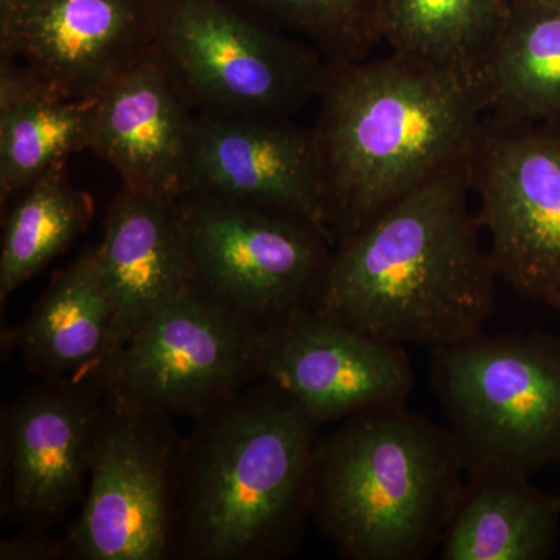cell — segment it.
<instances>
[{
  "instance_id": "obj_1",
  "label": "cell",
  "mask_w": 560,
  "mask_h": 560,
  "mask_svg": "<svg viewBox=\"0 0 560 560\" xmlns=\"http://www.w3.org/2000/svg\"><path fill=\"white\" fill-rule=\"evenodd\" d=\"M471 197L470 151L335 243L313 311L404 348L481 334L499 276Z\"/></svg>"
},
{
  "instance_id": "obj_2",
  "label": "cell",
  "mask_w": 560,
  "mask_h": 560,
  "mask_svg": "<svg viewBox=\"0 0 560 560\" xmlns=\"http://www.w3.org/2000/svg\"><path fill=\"white\" fill-rule=\"evenodd\" d=\"M316 101L335 243L467 156L486 117L474 80L393 51L327 62Z\"/></svg>"
},
{
  "instance_id": "obj_3",
  "label": "cell",
  "mask_w": 560,
  "mask_h": 560,
  "mask_svg": "<svg viewBox=\"0 0 560 560\" xmlns=\"http://www.w3.org/2000/svg\"><path fill=\"white\" fill-rule=\"evenodd\" d=\"M184 438L175 559L279 560L312 521V474L323 423L259 381Z\"/></svg>"
},
{
  "instance_id": "obj_4",
  "label": "cell",
  "mask_w": 560,
  "mask_h": 560,
  "mask_svg": "<svg viewBox=\"0 0 560 560\" xmlns=\"http://www.w3.org/2000/svg\"><path fill=\"white\" fill-rule=\"evenodd\" d=\"M451 430L383 405L340 420L313 458L312 522L349 560H422L440 550L466 480Z\"/></svg>"
},
{
  "instance_id": "obj_5",
  "label": "cell",
  "mask_w": 560,
  "mask_h": 560,
  "mask_svg": "<svg viewBox=\"0 0 560 560\" xmlns=\"http://www.w3.org/2000/svg\"><path fill=\"white\" fill-rule=\"evenodd\" d=\"M431 382L466 470L560 463V338L511 334L431 350Z\"/></svg>"
},
{
  "instance_id": "obj_6",
  "label": "cell",
  "mask_w": 560,
  "mask_h": 560,
  "mask_svg": "<svg viewBox=\"0 0 560 560\" xmlns=\"http://www.w3.org/2000/svg\"><path fill=\"white\" fill-rule=\"evenodd\" d=\"M200 113L290 117L318 97L327 61L230 0H158L156 43Z\"/></svg>"
},
{
  "instance_id": "obj_7",
  "label": "cell",
  "mask_w": 560,
  "mask_h": 560,
  "mask_svg": "<svg viewBox=\"0 0 560 560\" xmlns=\"http://www.w3.org/2000/svg\"><path fill=\"white\" fill-rule=\"evenodd\" d=\"M184 438L172 418L106 396L69 559H175Z\"/></svg>"
},
{
  "instance_id": "obj_8",
  "label": "cell",
  "mask_w": 560,
  "mask_h": 560,
  "mask_svg": "<svg viewBox=\"0 0 560 560\" xmlns=\"http://www.w3.org/2000/svg\"><path fill=\"white\" fill-rule=\"evenodd\" d=\"M264 330L197 285L167 302L98 368L106 396L198 419L261 381Z\"/></svg>"
},
{
  "instance_id": "obj_9",
  "label": "cell",
  "mask_w": 560,
  "mask_h": 560,
  "mask_svg": "<svg viewBox=\"0 0 560 560\" xmlns=\"http://www.w3.org/2000/svg\"><path fill=\"white\" fill-rule=\"evenodd\" d=\"M195 285L261 330L315 304L335 243L290 213L179 198Z\"/></svg>"
},
{
  "instance_id": "obj_10",
  "label": "cell",
  "mask_w": 560,
  "mask_h": 560,
  "mask_svg": "<svg viewBox=\"0 0 560 560\" xmlns=\"http://www.w3.org/2000/svg\"><path fill=\"white\" fill-rule=\"evenodd\" d=\"M471 190L497 276L547 302L560 289V125L486 116Z\"/></svg>"
},
{
  "instance_id": "obj_11",
  "label": "cell",
  "mask_w": 560,
  "mask_h": 560,
  "mask_svg": "<svg viewBox=\"0 0 560 560\" xmlns=\"http://www.w3.org/2000/svg\"><path fill=\"white\" fill-rule=\"evenodd\" d=\"M105 400L97 370L43 378L2 415V511L49 530L83 501Z\"/></svg>"
},
{
  "instance_id": "obj_12",
  "label": "cell",
  "mask_w": 560,
  "mask_h": 560,
  "mask_svg": "<svg viewBox=\"0 0 560 560\" xmlns=\"http://www.w3.org/2000/svg\"><path fill=\"white\" fill-rule=\"evenodd\" d=\"M184 195L290 213L335 243L315 130L290 117L195 114Z\"/></svg>"
},
{
  "instance_id": "obj_13",
  "label": "cell",
  "mask_w": 560,
  "mask_h": 560,
  "mask_svg": "<svg viewBox=\"0 0 560 560\" xmlns=\"http://www.w3.org/2000/svg\"><path fill=\"white\" fill-rule=\"evenodd\" d=\"M156 20L158 0H16L0 14V55L94 101L154 49Z\"/></svg>"
},
{
  "instance_id": "obj_14",
  "label": "cell",
  "mask_w": 560,
  "mask_h": 560,
  "mask_svg": "<svg viewBox=\"0 0 560 560\" xmlns=\"http://www.w3.org/2000/svg\"><path fill=\"white\" fill-rule=\"evenodd\" d=\"M261 381L285 390L324 425L407 404L415 370L404 346L307 308L264 330Z\"/></svg>"
},
{
  "instance_id": "obj_15",
  "label": "cell",
  "mask_w": 560,
  "mask_h": 560,
  "mask_svg": "<svg viewBox=\"0 0 560 560\" xmlns=\"http://www.w3.org/2000/svg\"><path fill=\"white\" fill-rule=\"evenodd\" d=\"M194 119L189 98L154 47L95 98L90 150L108 162L125 189L179 200Z\"/></svg>"
},
{
  "instance_id": "obj_16",
  "label": "cell",
  "mask_w": 560,
  "mask_h": 560,
  "mask_svg": "<svg viewBox=\"0 0 560 560\" xmlns=\"http://www.w3.org/2000/svg\"><path fill=\"white\" fill-rule=\"evenodd\" d=\"M97 253L113 307L106 361L154 313L195 285L179 200L121 187Z\"/></svg>"
},
{
  "instance_id": "obj_17",
  "label": "cell",
  "mask_w": 560,
  "mask_h": 560,
  "mask_svg": "<svg viewBox=\"0 0 560 560\" xmlns=\"http://www.w3.org/2000/svg\"><path fill=\"white\" fill-rule=\"evenodd\" d=\"M526 475L467 470L440 545L442 560H547L555 555L560 495Z\"/></svg>"
},
{
  "instance_id": "obj_18",
  "label": "cell",
  "mask_w": 560,
  "mask_h": 560,
  "mask_svg": "<svg viewBox=\"0 0 560 560\" xmlns=\"http://www.w3.org/2000/svg\"><path fill=\"white\" fill-rule=\"evenodd\" d=\"M113 307L103 283L97 246L51 278L10 345L40 378L98 370L108 352Z\"/></svg>"
},
{
  "instance_id": "obj_19",
  "label": "cell",
  "mask_w": 560,
  "mask_h": 560,
  "mask_svg": "<svg viewBox=\"0 0 560 560\" xmlns=\"http://www.w3.org/2000/svg\"><path fill=\"white\" fill-rule=\"evenodd\" d=\"M475 84L486 116L560 125V5H511Z\"/></svg>"
},
{
  "instance_id": "obj_20",
  "label": "cell",
  "mask_w": 560,
  "mask_h": 560,
  "mask_svg": "<svg viewBox=\"0 0 560 560\" xmlns=\"http://www.w3.org/2000/svg\"><path fill=\"white\" fill-rule=\"evenodd\" d=\"M510 0H378L390 51L475 81L510 14Z\"/></svg>"
},
{
  "instance_id": "obj_21",
  "label": "cell",
  "mask_w": 560,
  "mask_h": 560,
  "mask_svg": "<svg viewBox=\"0 0 560 560\" xmlns=\"http://www.w3.org/2000/svg\"><path fill=\"white\" fill-rule=\"evenodd\" d=\"M94 101L62 97L54 90L0 106V201L5 208L22 191L72 154L90 150Z\"/></svg>"
},
{
  "instance_id": "obj_22",
  "label": "cell",
  "mask_w": 560,
  "mask_h": 560,
  "mask_svg": "<svg viewBox=\"0 0 560 560\" xmlns=\"http://www.w3.org/2000/svg\"><path fill=\"white\" fill-rule=\"evenodd\" d=\"M91 195L70 183L62 167L33 183L3 217L0 300L35 278L90 228Z\"/></svg>"
},
{
  "instance_id": "obj_23",
  "label": "cell",
  "mask_w": 560,
  "mask_h": 560,
  "mask_svg": "<svg viewBox=\"0 0 560 560\" xmlns=\"http://www.w3.org/2000/svg\"><path fill=\"white\" fill-rule=\"evenodd\" d=\"M307 39L327 62L359 61L381 39L378 0H230Z\"/></svg>"
},
{
  "instance_id": "obj_24",
  "label": "cell",
  "mask_w": 560,
  "mask_h": 560,
  "mask_svg": "<svg viewBox=\"0 0 560 560\" xmlns=\"http://www.w3.org/2000/svg\"><path fill=\"white\" fill-rule=\"evenodd\" d=\"M69 559L65 539H55L49 530L22 528L0 545V560Z\"/></svg>"
},
{
  "instance_id": "obj_25",
  "label": "cell",
  "mask_w": 560,
  "mask_h": 560,
  "mask_svg": "<svg viewBox=\"0 0 560 560\" xmlns=\"http://www.w3.org/2000/svg\"><path fill=\"white\" fill-rule=\"evenodd\" d=\"M511 5H560V0H510Z\"/></svg>"
},
{
  "instance_id": "obj_26",
  "label": "cell",
  "mask_w": 560,
  "mask_h": 560,
  "mask_svg": "<svg viewBox=\"0 0 560 560\" xmlns=\"http://www.w3.org/2000/svg\"><path fill=\"white\" fill-rule=\"evenodd\" d=\"M548 305H551L552 308H556L560 313V289L556 291L555 294L547 301Z\"/></svg>"
}]
</instances>
